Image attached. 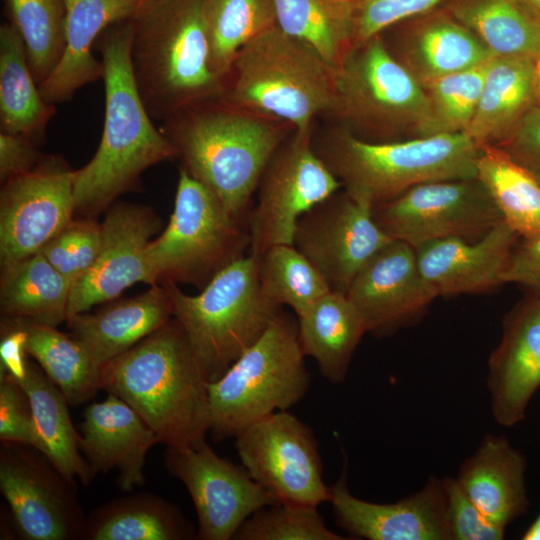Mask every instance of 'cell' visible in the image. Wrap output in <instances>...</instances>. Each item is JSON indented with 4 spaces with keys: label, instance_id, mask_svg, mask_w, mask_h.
<instances>
[{
    "label": "cell",
    "instance_id": "40",
    "mask_svg": "<svg viewBox=\"0 0 540 540\" xmlns=\"http://www.w3.org/2000/svg\"><path fill=\"white\" fill-rule=\"evenodd\" d=\"M257 261L264 294L278 305L290 307L296 317L331 291L322 275L293 244L272 246Z\"/></svg>",
    "mask_w": 540,
    "mask_h": 540
},
{
    "label": "cell",
    "instance_id": "20",
    "mask_svg": "<svg viewBox=\"0 0 540 540\" xmlns=\"http://www.w3.org/2000/svg\"><path fill=\"white\" fill-rule=\"evenodd\" d=\"M346 467L330 487L337 524L369 540H451L442 480L431 479L417 493L395 503H373L352 495Z\"/></svg>",
    "mask_w": 540,
    "mask_h": 540
},
{
    "label": "cell",
    "instance_id": "21",
    "mask_svg": "<svg viewBox=\"0 0 540 540\" xmlns=\"http://www.w3.org/2000/svg\"><path fill=\"white\" fill-rule=\"evenodd\" d=\"M487 386L494 419L520 422L540 387V295L519 303L506 317L502 340L489 360Z\"/></svg>",
    "mask_w": 540,
    "mask_h": 540
},
{
    "label": "cell",
    "instance_id": "25",
    "mask_svg": "<svg viewBox=\"0 0 540 540\" xmlns=\"http://www.w3.org/2000/svg\"><path fill=\"white\" fill-rule=\"evenodd\" d=\"M172 303L164 284L150 286L132 298L123 299L95 311L66 320L70 334L101 366L123 354L166 324Z\"/></svg>",
    "mask_w": 540,
    "mask_h": 540
},
{
    "label": "cell",
    "instance_id": "26",
    "mask_svg": "<svg viewBox=\"0 0 540 540\" xmlns=\"http://www.w3.org/2000/svg\"><path fill=\"white\" fill-rule=\"evenodd\" d=\"M525 468L524 456L505 437L486 435L455 479L479 510L505 529L530 505Z\"/></svg>",
    "mask_w": 540,
    "mask_h": 540
},
{
    "label": "cell",
    "instance_id": "2",
    "mask_svg": "<svg viewBox=\"0 0 540 540\" xmlns=\"http://www.w3.org/2000/svg\"><path fill=\"white\" fill-rule=\"evenodd\" d=\"M208 384L174 318L101 367V389L128 403L166 447L205 441Z\"/></svg>",
    "mask_w": 540,
    "mask_h": 540
},
{
    "label": "cell",
    "instance_id": "53",
    "mask_svg": "<svg viewBox=\"0 0 540 540\" xmlns=\"http://www.w3.org/2000/svg\"><path fill=\"white\" fill-rule=\"evenodd\" d=\"M534 90L536 105L540 106V58L534 62Z\"/></svg>",
    "mask_w": 540,
    "mask_h": 540
},
{
    "label": "cell",
    "instance_id": "10",
    "mask_svg": "<svg viewBox=\"0 0 540 540\" xmlns=\"http://www.w3.org/2000/svg\"><path fill=\"white\" fill-rule=\"evenodd\" d=\"M332 114L358 137L393 141L403 134L424 137L430 105L422 84L379 35L352 48L336 70Z\"/></svg>",
    "mask_w": 540,
    "mask_h": 540
},
{
    "label": "cell",
    "instance_id": "19",
    "mask_svg": "<svg viewBox=\"0 0 540 540\" xmlns=\"http://www.w3.org/2000/svg\"><path fill=\"white\" fill-rule=\"evenodd\" d=\"M346 295L374 334L407 323L437 297L419 269L415 248L395 239L360 269Z\"/></svg>",
    "mask_w": 540,
    "mask_h": 540
},
{
    "label": "cell",
    "instance_id": "31",
    "mask_svg": "<svg viewBox=\"0 0 540 540\" xmlns=\"http://www.w3.org/2000/svg\"><path fill=\"white\" fill-rule=\"evenodd\" d=\"M17 382L29 398L44 455L67 481L88 485L95 476L80 450L81 435L73 426L62 391L29 360L25 377Z\"/></svg>",
    "mask_w": 540,
    "mask_h": 540
},
{
    "label": "cell",
    "instance_id": "42",
    "mask_svg": "<svg viewBox=\"0 0 540 540\" xmlns=\"http://www.w3.org/2000/svg\"><path fill=\"white\" fill-rule=\"evenodd\" d=\"M316 506L275 503L265 506L239 527L236 540H345L329 530Z\"/></svg>",
    "mask_w": 540,
    "mask_h": 540
},
{
    "label": "cell",
    "instance_id": "3",
    "mask_svg": "<svg viewBox=\"0 0 540 540\" xmlns=\"http://www.w3.org/2000/svg\"><path fill=\"white\" fill-rule=\"evenodd\" d=\"M207 0H145L132 18L130 58L153 119L220 100L226 80L214 70Z\"/></svg>",
    "mask_w": 540,
    "mask_h": 540
},
{
    "label": "cell",
    "instance_id": "6",
    "mask_svg": "<svg viewBox=\"0 0 540 540\" xmlns=\"http://www.w3.org/2000/svg\"><path fill=\"white\" fill-rule=\"evenodd\" d=\"M335 99L336 70L276 25L240 51L220 100L306 133Z\"/></svg>",
    "mask_w": 540,
    "mask_h": 540
},
{
    "label": "cell",
    "instance_id": "28",
    "mask_svg": "<svg viewBox=\"0 0 540 540\" xmlns=\"http://www.w3.org/2000/svg\"><path fill=\"white\" fill-rule=\"evenodd\" d=\"M394 55L421 83L470 69L495 55L449 13L426 18L397 43Z\"/></svg>",
    "mask_w": 540,
    "mask_h": 540
},
{
    "label": "cell",
    "instance_id": "46",
    "mask_svg": "<svg viewBox=\"0 0 540 540\" xmlns=\"http://www.w3.org/2000/svg\"><path fill=\"white\" fill-rule=\"evenodd\" d=\"M451 540H500L505 529L492 523L466 496L456 479L442 480Z\"/></svg>",
    "mask_w": 540,
    "mask_h": 540
},
{
    "label": "cell",
    "instance_id": "22",
    "mask_svg": "<svg viewBox=\"0 0 540 540\" xmlns=\"http://www.w3.org/2000/svg\"><path fill=\"white\" fill-rule=\"evenodd\" d=\"M518 238L502 221L474 242L430 241L415 248L419 269L437 296L487 290L504 283Z\"/></svg>",
    "mask_w": 540,
    "mask_h": 540
},
{
    "label": "cell",
    "instance_id": "48",
    "mask_svg": "<svg viewBox=\"0 0 540 540\" xmlns=\"http://www.w3.org/2000/svg\"><path fill=\"white\" fill-rule=\"evenodd\" d=\"M38 143L21 134L0 132V179L6 180L27 173L41 161Z\"/></svg>",
    "mask_w": 540,
    "mask_h": 540
},
{
    "label": "cell",
    "instance_id": "47",
    "mask_svg": "<svg viewBox=\"0 0 540 540\" xmlns=\"http://www.w3.org/2000/svg\"><path fill=\"white\" fill-rule=\"evenodd\" d=\"M498 147L540 182V106H533L510 137Z\"/></svg>",
    "mask_w": 540,
    "mask_h": 540
},
{
    "label": "cell",
    "instance_id": "38",
    "mask_svg": "<svg viewBox=\"0 0 540 540\" xmlns=\"http://www.w3.org/2000/svg\"><path fill=\"white\" fill-rule=\"evenodd\" d=\"M206 20L212 66L226 83L240 51L277 25L272 0H207Z\"/></svg>",
    "mask_w": 540,
    "mask_h": 540
},
{
    "label": "cell",
    "instance_id": "35",
    "mask_svg": "<svg viewBox=\"0 0 540 540\" xmlns=\"http://www.w3.org/2000/svg\"><path fill=\"white\" fill-rule=\"evenodd\" d=\"M277 26L337 70L353 48L352 0H272Z\"/></svg>",
    "mask_w": 540,
    "mask_h": 540
},
{
    "label": "cell",
    "instance_id": "16",
    "mask_svg": "<svg viewBox=\"0 0 540 540\" xmlns=\"http://www.w3.org/2000/svg\"><path fill=\"white\" fill-rule=\"evenodd\" d=\"M34 448L3 443L0 490L21 536L28 540L81 539L85 519L67 481Z\"/></svg>",
    "mask_w": 540,
    "mask_h": 540
},
{
    "label": "cell",
    "instance_id": "17",
    "mask_svg": "<svg viewBox=\"0 0 540 540\" xmlns=\"http://www.w3.org/2000/svg\"><path fill=\"white\" fill-rule=\"evenodd\" d=\"M165 466L191 496L198 518L197 539H233L248 517L276 503L245 469L218 456L206 441L166 447Z\"/></svg>",
    "mask_w": 540,
    "mask_h": 540
},
{
    "label": "cell",
    "instance_id": "12",
    "mask_svg": "<svg viewBox=\"0 0 540 540\" xmlns=\"http://www.w3.org/2000/svg\"><path fill=\"white\" fill-rule=\"evenodd\" d=\"M311 135L312 132H294L262 174L257 202L247 222L248 254L256 258L272 246L293 244L300 217L342 186L315 152Z\"/></svg>",
    "mask_w": 540,
    "mask_h": 540
},
{
    "label": "cell",
    "instance_id": "7",
    "mask_svg": "<svg viewBox=\"0 0 540 540\" xmlns=\"http://www.w3.org/2000/svg\"><path fill=\"white\" fill-rule=\"evenodd\" d=\"M173 318L182 327L209 382L220 378L266 331L282 306L268 298L248 254L219 272L197 295L163 282Z\"/></svg>",
    "mask_w": 540,
    "mask_h": 540
},
{
    "label": "cell",
    "instance_id": "1",
    "mask_svg": "<svg viewBox=\"0 0 540 540\" xmlns=\"http://www.w3.org/2000/svg\"><path fill=\"white\" fill-rule=\"evenodd\" d=\"M132 32V19L121 21L106 28L95 44L104 66L105 115L95 155L75 173V213L85 218L134 190L151 166L178 158L139 93L130 58Z\"/></svg>",
    "mask_w": 540,
    "mask_h": 540
},
{
    "label": "cell",
    "instance_id": "29",
    "mask_svg": "<svg viewBox=\"0 0 540 540\" xmlns=\"http://www.w3.org/2000/svg\"><path fill=\"white\" fill-rule=\"evenodd\" d=\"M298 339L329 382L342 383L352 356L367 332L363 320L340 292L329 291L297 316Z\"/></svg>",
    "mask_w": 540,
    "mask_h": 540
},
{
    "label": "cell",
    "instance_id": "41",
    "mask_svg": "<svg viewBox=\"0 0 540 540\" xmlns=\"http://www.w3.org/2000/svg\"><path fill=\"white\" fill-rule=\"evenodd\" d=\"M490 61L422 84L430 105L425 136L465 132L475 113Z\"/></svg>",
    "mask_w": 540,
    "mask_h": 540
},
{
    "label": "cell",
    "instance_id": "13",
    "mask_svg": "<svg viewBox=\"0 0 540 540\" xmlns=\"http://www.w3.org/2000/svg\"><path fill=\"white\" fill-rule=\"evenodd\" d=\"M234 438L244 469L276 503L318 507L329 501L317 441L295 415L276 411Z\"/></svg>",
    "mask_w": 540,
    "mask_h": 540
},
{
    "label": "cell",
    "instance_id": "44",
    "mask_svg": "<svg viewBox=\"0 0 540 540\" xmlns=\"http://www.w3.org/2000/svg\"><path fill=\"white\" fill-rule=\"evenodd\" d=\"M445 0H352L353 48L388 28L433 10Z\"/></svg>",
    "mask_w": 540,
    "mask_h": 540
},
{
    "label": "cell",
    "instance_id": "9",
    "mask_svg": "<svg viewBox=\"0 0 540 540\" xmlns=\"http://www.w3.org/2000/svg\"><path fill=\"white\" fill-rule=\"evenodd\" d=\"M249 248L247 224L181 167L169 223L147 247L157 284L187 283L201 290Z\"/></svg>",
    "mask_w": 540,
    "mask_h": 540
},
{
    "label": "cell",
    "instance_id": "50",
    "mask_svg": "<svg viewBox=\"0 0 540 540\" xmlns=\"http://www.w3.org/2000/svg\"><path fill=\"white\" fill-rule=\"evenodd\" d=\"M26 335L14 318L1 321L0 373H7L14 380L23 379L27 371L25 350Z\"/></svg>",
    "mask_w": 540,
    "mask_h": 540
},
{
    "label": "cell",
    "instance_id": "18",
    "mask_svg": "<svg viewBox=\"0 0 540 540\" xmlns=\"http://www.w3.org/2000/svg\"><path fill=\"white\" fill-rule=\"evenodd\" d=\"M100 224L102 240L97 259L72 284L67 319L113 301L136 283L157 284L147 247L160 229L158 216L147 206L120 202L107 209Z\"/></svg>",
    "mask_w": 540,
    "mask_h": 540
},
{
    "label": "cell",
    "instance_id": "49",
    "mask_svg": "<svg viewBox=\"0 0 540 540\" xmlns=\"http://www.w3.org/2000/svg\"><path fill=\"white\" fill-rule=\"evenodd\" d=\"M504 283L526 286L540 295V238L522 240L514 247Z\"/></svg>",
    "mask_w": 540,
    "mask_h": 540
},
{
    "label": "cell",
    "instance_id": "30",
    "mask_svg": "<svg viewBox=\"0 0 540 540\" xmlns=\"http://www.w3.org/2000/svg\"><path fill=\"white\" fill-rule=\"evenodd\" d=\"M192 524L165 499L140 493L114 499L85 519L84 540H188Z\"/></svg>",
    "mask_w": 540,
    "mask_h": 540
},
{
    "label": "cell",
    "instance_id": "37",
    "mask_svg": "<svg viewBox=\"0 0 540 540\" xmlns=\"http://www.w3.org/2000/svg\"><path fill=\"white\" fill-rule=\"evenodd\" d=\"M448 13L497 57L540 58V27L511 0H452Z\"/></svg>",
    "mask_w": 540,
    "mask_h": 540
},
{
    "label": "cell",
    "instance_id": "32",
    "mask_svg": "<svg viewBox=\"0 0 540 540\" xmlns=\"http://www.w3.org/2000/svg\"><path fill=\"white\" fill-rule=\"evenodd\" d=\"M55 112V105L42 97L21 35L14 25L4 22L0 27L1 132L21 134L39 144Z\"/></svg>",
    "mask_w": 540,
    "mask_h": 540
},
{
    "label": "cell",
    "instance_id": "51",
    "mask_svg": "<svg viewBox=\"0 0 540 540\" xmlns=\"http://www.w3.org/2000/svg\"><path fill=\"white\" fill-rule=\"evenodd\" d=\"M534 24L540 27V0H511Z\"/></svg>",
    "mask_w": 540,
    "mask_h": 540
},
{
    "label": "cell",
    "instance_id": "23",
    "mask_svg": "<svg viewBox=\"0 0 540 540\" xmlns=\"http://www.w3.org/2000/svg\"><path fill=\"white\" fill-rule=\"evenodd\" d=\"M80 435V450L94 476L117 469L118 484L126 492L145 482L146 455L160 443L146 421L111 393L104 401L87 406Z\"/></svg>",
    "mask_w": 540,
    "mask_h": 540
},
{
    "label": "cell",
    "instance_id": "43",
    "mask_svg": "<svg viewBox=\"0 0 540 540\" xmlns=\"http://www.w3.org/2000/svg\"><path fill=\"white\" fill-rule=\"evenodd\" d=\"M101 240L100 223L92 218L72 219L40 252L72 285L94 264Z\"/></svg>",
    "mask_w": 540,
    "mask_h": 540
},
{
    "label": "cell",
    "instance_id": "4",
    "mask_svg": "<svg viewBox=\"0 0 540 540\" xmlns=\"http://www.w3.org/2000/svg\"><path fill=\"white\" fill-rule=\"evenodd\" d=\"M276 121L216 100L172 115L160 129L182 168L247 224L252 195L286 135V126Z\"/></svg>",
    "mask_w": 540,
    "mask_h": 540
},
{
    "label": "cell",
    "instance_id": "33",
    "mask_svg": "<svg viewBox=\"0 0 540 540\" xmlns=\"http://www.w3.org/2000/svg\"><path fill=\"white\" fill-rule=\"evenodd\" d=\"M71 286L45 256L37 252L1 268V314L57 327L67 319Z\"/></svg>",
    "mask_w": 540,
    "mask_h": 540
},
{
    "label": "cell",
    "instance_id": "36",
    "mask_svg": "<svg viewBox=\"0 0 540 540\" xmlns=\"http://www.w3.org/2000/svg\"><path fill=\"white\" fill-rule=\"evenodd\" d=\"M476 171L503 221L524 240L540 238V182L533 174L494 145L480 146Z\"/></svg>",
    "mask_w": 540,
    "mask_h": 540
},
{
    "label": "cell",
    "instance_id": "45",
    "mask_svg": "<svg viewBox=\"0 0 540 540\" xmlns=\"http://www.w3.org/2000/svg\"><path fill=\"white\" fill-rule=\"evenodd\" d=\"M0 440L32 447L44 454L29 398L7 373H0Z\"/></svg>",
    "mask_w": 540,
    "mask_h": 540
},
{
    "label": "cell",
    "instance_id": "34",
    "mask_svg": "<svg viewBox=\"0 0 540 540\" xmlns=\"http://www.w3.org/2000/svg\"><path fill=\"white\" fill-rule=\"evenodd\" d=\"M12 318V317H11ZM26 335L25 350L58 386L70 405L82 404L101 389V365L70 333L14 318Z\"/></svg>",
    "mask_w": 540,
    "mask_h": 540
},
{
    "label": "cell",
    "instance_id": "14",
    "mask_svg": "<svg viewBox=\"0 0 540 540\" xmlns=\"http://www.w3.org/2000/svg\"><path fill=\"white\" fill-rule=\"evenodd\" d=\"M365 194L337 191L304 213L293 245L322 275L331 291L346 294L360 269L393 239L373 217Z\"/></svg>",
    "mask_w": 540,
    "mask_h": 540
},
{
    "label": "cell",
    "instance_id": "52",
    "mask_svg": "<svg viewBox=\"0 0 540 540\" xmlns=\"http://www.w3.org/2000/svg\"><path fill=\"white\" fill-rule=\"evenodd\" d=\"M523 540H540V513L522 536Z\"/></svg>",
    "mask_w": 540,
    "mask_h": 540
},
{
    "label": "cell",
    "instance_id": "27",
    "mask_svg": "<svg viewBox=\"0 0 540 540\" xmlns=\"http://www.w3.org/2000/svg\"><path fill=\"white\" fill-rule=\"evenodd\" d=\"M534 60L493 57L479 101L465 133L479 146L504 143L536 105Z\"/></svg>",
    "mask_w": 540,
    "mask_h": 540
},
{
    "label": "cell",
    "instance_id": "5",
    "mask_svg": "<svg viewBox=\"0 0 540 540\" xmlns=\"http://www.w3.org/2000/svg\"><path fill=\"white\" fill-rule=\"evenodd\" d=\"M313 148L342 186L367 195L374 204L418 184L476 178L480 153L465 132L369 141L347 128L329 131Z\"/></svg>",
    "mask_w": 540,
    "mask_h": 540
},
{
    "label": "cell",
    "instance_id": "39",
    "mask_svg": "<svg viewBox=\"0 0 540 540\" xmlns=\"http://www.w3.org/2000/svg\"><path fill=\"white\" fill-rule=\"evenodd\" d=\"M8 22L21 35L28 63L40 86L57 67L65 49L63 0H4Z\"/></svg>",
    "mask_w": 540,
    "mask_h": 540
},
{
    "label": "cell",
    "instance_id": "24",
    "mask_svg": "<svg viewBox=\"0 0 540 540\" xmlns=\"http://www.w3.org/2000/svg\"><path fill=\"white\" fill-rule=\"evenodd\" d=\"M145 0H63L65 49L49 78L40 86L49 104L69 101L83 86L103 79L102 61L93 46L109 26L132 19Z\"/></svg>",
    "mask_w": 540,
    "mask_h": 540
},
{
    "label": "cell",
    "instance_id": "15",
    "mask_svg": "<svg viewBox=\"0 0 540 540\" xmlns=\"http://www.w3.org/2000/svg\"><path fill=\"white\" fill-rule=\"evenodd\" d=\"M75 173L61 156L44 155L34 169L2 183L1 268L40 252L73 219Z\"/></svg>",
    "mask_w": 540,
    "mask_h": 540
},
{
    "label": "cell",
    "instance_id": "8",
    "mask_svg": "<svg viewBox=\"0 0 540 540\" xmlns=\"http://www.w3.org/2000/svg\"><path fill=\"white\" fill-rule=\"evenodd\" d=\"M297 320L283 310L217 380L209 382L210 434L220 442L299 402L310 385Z\"/></svg>",
    "mask_w": 540,
    "mask_h": 540
},
{
    "label": "cell",
    "instance_id": "11",
    "mask_svg": "<svg viewBox=\"0 0 540 540\" xmlns=\"http://www.w3.org/2000/svg\"><path fill=\"white\" fill-rule=\"evenodd\" d=\"M373 217L389 237L414 248L450 237L480 239L503 221L477 177L415 185L393 199L374 204Z\"/></svg>",
    "mask_w": 540,
    "mask_h": 540
}]
</instances>
